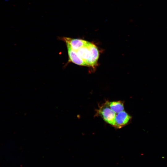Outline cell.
Here are the masks:
<instances>
[{"label":"cell","instance_id":"obj_4","mask_svg":"<svg viewBox=\"0 0 167 167\" xmlns=\"http://www.w3.org/2000/svg\"><path fill=\"white\" fill-rule=\"evenodd\" d=\"M60 40L65 42L72 49L76 51L84 46L87 41L79 39H74L67 37L60 38Z\"/></svg>","mask_w":167,"mask_h":167},{"label":"cell","instance_id":"obj_1","mask_svg":"<svg viewBox=\"0 0 167 167\" xmlns=\"http://www.w3.org/2000/svg\"><path fill=\"white\" fill-rule=\"evenodd\" d=\"M76 51L87 66L94 67L97 65L99 52L94 44L87 41L84 46Z\"/></svg>","mask_w":167,"mask_h":167},{"label":"cell","instance_id":"obj_6","mask_svg":"<svg viewBox=\"0 0 167 167\" xmlns=\"http://www.w3.org/2000/svg\"><path fill=\"white\" fill-rule=\"evenodd\" d=\"M105 103L116 114H117L124 110V103L123 101H121L110 102L107 101Z\"/></svg>","mask_w":167,"mask_h":167},{"label":"cell","instance_id":"obj_2","mask_svg":"<svg viewBox=\"0 0 167 167\" xmlns=\"http://www.w3.org/2000/svg\"><path fill=\"white\" fill-rule=\"evenodd\" d=\"M96 114L101 116L107 123L114 126L116 114L105 103L97 110Z\"/></svg>","mask_w":167,"mask_h":167},{"label":"cell","instance_id":"obj_3","mask_svg":"<svg viewBox=\"0 0 167 167\" xmlns=\"http://www.w3.org/2000/svg\"><path fill=\"white\" fill-rule=\"evenodd\" d=\"M132 117L125 111H122L116 114L114 127L120 129L130 123Z\"/></svg>","mask_w":167,"mask_h":167},{"label":"cell","instance_id":"obj_5","mask_svg":"<svg viewBox=\"0 0 167 167\" xmlns=\"http://www.w3.org/2000/svg\"><path fill=\"white\" fill-rule=\"evenodd\" d=\"M69 58V62H72L76 65L87 66L84 61L77 54L76 51L72 49L66 44Z\"/></svg>","mask_w":167,"mask_h":167}]
</instances>
